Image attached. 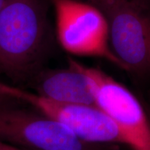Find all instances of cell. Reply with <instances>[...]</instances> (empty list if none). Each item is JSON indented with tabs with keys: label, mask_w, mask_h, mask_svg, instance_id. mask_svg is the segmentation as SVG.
<instances>
[{
	"label": "cell",
	"mask_w": 150,
	"mask_h": 150,
	"mask_svg": "<svg viewBox=\"0 0 150 150\" xmlns=\"http://www.w3.org/2000/svg\"><path fill=\"white\" fill-rule=\"evenodd\" d=\"M50 0H4L0 10V75L27 84L45 68L54 44Z\"/></svg>",
	"instance_id": "6da1fadb"
},
{
	"label": "cell",
	"mask_w": 150,
	"mask_h": 150,
	"mask_svg": "<svg viewBox=\"0 0 150 150\" xmlns=\"http://www.w3.org/2000/svg\"><path fill=\"white\" fill-rule=\"evenodd\" d=\"M23 104L0 108V142L23 150H117L81 140L68 127Z\"/></svg>",
	"instance_id": "7a4b0ae2"
},
{
	"label": "cell",
	"mask_w": 150,
	"mask_h": 150,
	"mask_svg": "<svg viewBox=\"0 0 150 150\" xmlns=\"http://www.w3.org/2000/svg\"><path fill=\"white\" fill-rule=\"evenodd\" d=\"M56 16L60 45L75 56L102 58L127 67L112 51L107 20L98 8L81 0H50Z\"/></svg>",
	"instance_id": "3957f363"
},
{
	"label": "cell",
	"mask_w": 150,
	"mask_h": 150,
	"mask_svg": "<svg viewBox=\"0 0 150 150\" xmlns=\"http://www.w3.org/2000/svg\"><path fill=\"white\" fill-rule=\"evenodd\" d=\"M67 61L87 77L97 106L117 125L126 145L133 150H150V120L134 94L98 68L72 58Z\"/></svg>",
	"instance_id": "277c9868"
},
{
	"label": "cell",
	"mask_w": 150,
	"mask_h": 150,
	"mask_svg": "<svg viewBox=\"0 0 150 150\" xmlns=\"http://www.w3.org/2000/svg\"><path fill=\"white\" fill-rule=\"evenodd\" d=\"M106 17L112 52L129 72H150V16L148 6L127 1L93 5Z\"/></svg>",
	"instance_id": "5b68a950"
},
{
	"label": "cell",
	"mask_w": 150,
	"mask_h": 150,
	"mask_svg": "<svg viewBox=\"0 0 150 150\" xmlns=\"http://www.w3.org/2000/svg\"><path fill=\"white\" fill-rule=\"evenodd\" d=\"M0 93L63 124L84 141L91 143L126 145L117 125L97 106L56 102L33 92L1 81Z\"/></svg>",
	"instance_id": "8992f818"
},
{
	"label": "cell",
	"mask_w": 150,
	"mask_h": 150,
	"mask_svg": "<svg viewBox=\"0 0 150 150\" xmlns=\"http://www.w3.org/2000/svg\"><path fill=\"white\" fill-rule=\"evenodd\" d=\"M27 85L33 93L54 102L97 106L87 77L70 65L65 69L45 67Z\"/></svg>",
	"instance_id": "52a82bcc"
},
{
	"label": "cell",
	"mask_w": 150,
	"mask_h": 150,
	"mask_svg": "<svg viewBox=\"0 0 150 150\" xmlns=\"http://www.w3.org/2000/svg\"><path fill=\"white\" fill-rule=\"evenodd\" d=\"M21 104L18 101L11 98V97L7 96V95H3L0 93V108H2L6 106H13V105Z\"/></svg>",
	"instance_id": "ba28073f"
},
{
	"label": "cell",
	"mask_w": 150,
	"mask_h": 150,
	"mask_svg": "<svg viewBox=\"0 0 150 150\" xmlns=\"http://www.w3.org/2000/svg\"><path fill=\"white\" fill-rule=\"evenodd\" d=\"M115 1V0H83L85 2L89 3L92 5H95L99 2H102V1ZM117 1H131V2H135L140 4L142 5L147 6V0H117Z\"/></svg>",
	"instance_id": "9c48e42d"
},
{
	"label": "cell",
	"mask_w": 150,
	"mask_h": 150,
	"mask_svg": "<svg viewBox=\"0 0 150 150\" xmlns=\"http://www.w3.org/2000/svg\"><path fill=\"white\" fill-rule=\"evenodd\" d=\"M4 1V0H0V10H1V6H2V5H3Z\"/></svg>",
	"instance_id": "30bf717a"
},
{
	"label": "cell",
	"mask_w": 150,
	"mask_h": 150,
	"mask_svg": "<svg viewBox=\"0 0 150 150\" xmlns=\"http://www.w3.org/2000/svg\"><path fill=\"white\" fill-rule=\"evenodd\" d=\"M18 150H23V149H19Z\"/></svg>",
	"instance_id": "8fae6325"
}]
</instances>
